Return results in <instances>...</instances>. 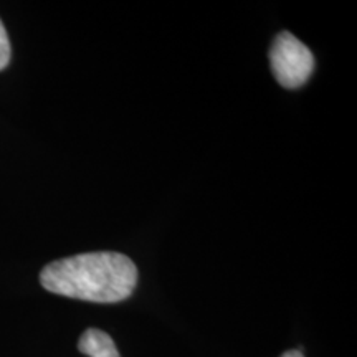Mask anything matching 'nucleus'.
Returning <instances> with one entry per match:
<instances>
[{"instance_id":"7ed1b4c3","label":"nucleus","mask_w":357,"mask_h":357,"mask_svg":"<svg viewBox=\"0 0 357 357\" xmlns=\"http://www.w3.org/2000/svg\"><path fill=\"white\" fill-rule=\"evenodd\" d=\"M78 351L86 357H119L113 337L96 328H89L82 334Z\"/></svg>"},{"instance_id":"39448f33","label":"nucleus","mask_w":357,"mask_h":357,"mask_svg":"<svg viewBox=\"0 0 357 357\" xmlns=\"http://www.w3.org/2000/svg\"><path fill=\"white\" fill-rule=\"evenodd\" d=\"M281 357H305L301 351H287L281 354Z\"/></svg>"},{"instance_id":"f03ea898","label":"nucleus","mask_w":357,"mask_h":357,"mask_svg":"<svg viewBox=\"0 0 357 357\" xmlns=\"http://www.w3.org/2000/svg\"><path fill=\"white\" fill-rule=\"evenodd\" d=\"M270 66L276 82L288 89L305 84L314 70V56L305 43L289 32H281L270 50Z\"/></svg>"},{"instance_id":"f257e3e1","label":"nucleus","mask_w":357,"mask_h":357,"mask_svg":"<svg viewBox=\"0 0 357 357\" xmlns=\"http://www.w3.org/2000/svg\"><path fill=\"white\" fill-rule=\"evenodd\" d=\"M47 291L91 303H119L137 284V268L118 252L82 253L48 263L40 273Z\"/></svg>"},{"instance_id":"20e7f679","label":"nucleus","mask_w":357,"mask_h":357,"mask_svg":"<svg viewBox=\"0 0 357 357\" xmlns=\"http://www.w3.org/2000/svg\"><path fill=\"white\" fill-rule=\"evenodd\" d=\"M8 61H10V40H8L6 26L0 20V71L7 68Z\"/></svg>"}]
</instances>
